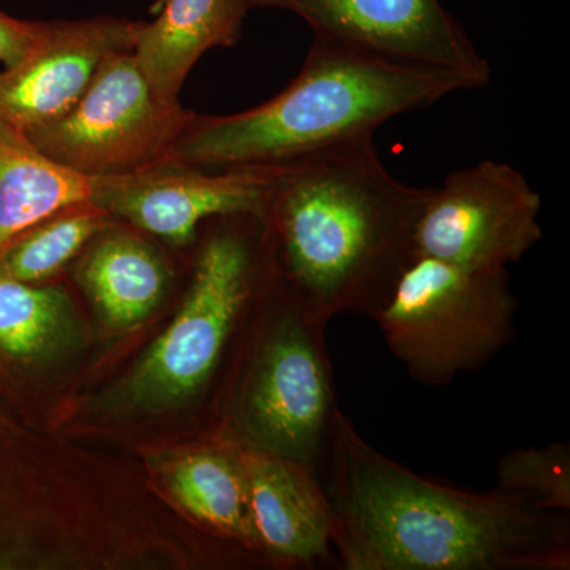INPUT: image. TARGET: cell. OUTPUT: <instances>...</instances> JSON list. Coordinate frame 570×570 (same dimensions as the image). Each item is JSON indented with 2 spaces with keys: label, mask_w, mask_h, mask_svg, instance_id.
I'll list each match as a JSON object with an SVG mask.
<instances>
[{
  "label": "cell",
  "mask_w": 570,
  "mask_h": 570,
  "mask_svg": "<svg viewBox=\"0 0 570 570\" xmlns=\"http://www.w3.org/2000/svg\"><path fill=\"white\" fill-rule=\"evenodd\" d=\"M0 426H2V425H0Z\"/></svg>",
  "instance_id": "44dd1931"
},
{
  "label": "cell",
  "mask_w": 570,
  "mask_h": 570,
  "mask_svg": "<svg viewBox=\"0 0 570 570\" xmlns=\"http://www.w3.org/2000/svg\"><path fill=\"white\" fill-rule=\"evenodd\" d=\"M431 194L390 174L374 137L283 165L262 216L277 279L325 324L373 317L414 258Z\"/></svg>",
  "instance_id": "7a4b0ae2"
},
{
  "label": "cell",
  "mask_w": 570,
  "mask_h": 570,
  "mask_svg": "<svg viewBox=\"0 0 570 570\" xmlns=\"http://www.w3.org/2000/svg\"><path fill=\"white\" fill-rule=\"evenodd\" d=\"M247 11L279 9L313 36L384 61L442 71L469 91L485 88L490 63L441 0H242Z\"/></svg>",
  "instance_id": "9c48e42d"
},
{
  "label": "cell",
  "mask_w": 570,
  "mask_h": 570,
  "mask_svg": "<svg viewBox=\"0 0 570 570\" xmlns=\"http://www.w3.org/2000/svg\"><path fill=\"white\" fill-rule=\"evenodd\" d=\"M542 197L512 165L482 160L433 187L414 254L475 269L508 272L542 239Z\"/></svg>",
  "instance_id": "ba28073f"
},
{
  "label": "cell",
  "mask_w": 570,
  "mask_h": 570,
  "mask_svg": "<svg viewBox=\"0 0 570 570\" xmlns=\"http://www.w3.org/2000/svg\"><path fill=\"white\" fill-rule=\"evenodd\" d=\"M69 295L0 275V352L20 362L58 354L77 336Z\"/></svg>",
  "instance_id": "e0dca14e"
},
{
  "label": "cell",
  "mask_w": 570,
  "mask_h": 570,
  "mask_svg": "<svg viewBox=\"0 0 570 570\" xmlns=\"http://www.w3.org/2000/svg\"><path fill=\"white\" fill-rule=\"evenodd\" d=\"M281 170L283 165L213 171L167 159L134 174L92 178L91 204L165 242L186 245L206 219L264 216Z\"/></svg>",
  "instance_id": "30bf717a"
},
{
  "label": "cell",
  "mask_w": 570,
  "mask_h": 570,
  "mask_svg": "<svg viewBox=\"0 0 570 570\" xmlns=\"http://www.w3.org/2000/svg\"><path fill=\"white\" fill-rule=\"evenodd\" d=\"M138 24L118 18L47 24L36 47L0 75V116L22 132L61 118L108 58L134 50Z\"/></svg>",
  "instance_id": "8fae6325"
},
{
  "label": "cell",
  "mask_w": 570,
  "mask_h": 570,
  "mask_svg": "<svg viewBox=\"0 0 570 570\" xmlns=\"http://www.w3.org/2000/svg\"><path fill=\"white\" fill-rule=\"evenodd\" d=\"M107 232L82 258L78 279L111 328L129 330L159 305L167 272L159 255L141 239Z\"/></svg>",
  "instance_id": "2e32d148"
},
{
  "label": "cell",
  "mask_w": 570,
  "mask_h": 570,
  "mask_svg": "<svg viewBox=\"0 0 570 570\" xmlns=\"http://www.w3.org/2000/svg\"><path fill=\"white\" fill-rule=\"evenodd\" d=\"M254 551L313 568L333 553V513L317 469L238 445Z\"/></svg>",
  "instance_id": "7c38bea8"
},
{
  "label": "cell",
  "mask_w": 570,
  "mask_h": 570,
  "mask_svg": "<svg viewBox=\"0 0 570 570\" xmlns=\"http://www.w3.org/2000/svg\"><path fill=\"white\" fill-rule=\"evenodd\" d=\"M246 14L242 0H164L156 20L138 24L132 50L154 92L179 104L195 63L213 48L235 45Z\"/></svg>",
  "instance_id": "4fadbf2b"
},
{
  "label": "cell",
  "mask_w": 570,
  "mask_h": 570,
  "mask_svg": "<svg viewBox=\"0 0 570 570\" xmlns=\"http://www.w3.org/2000/svg\"><path fill=\"white\" fill-rule=\"evenodd\" d=\"M508 272H475L414 255L374 316L409 376L444 387L478 373L517 336Z\"/></svg>",
  "instance_id": "8992f818"
},
{
  "label": "cell",
  "mask_w": 570,
  "mask_h": 570,
  "mask_svg": "<svg viewBox=\"0 0 570 570\" xmlns=\"http://www.w3.org/2000/svg\"><path fill=\"white\" fill-rule=\"evenodd\" d=\"M344 570H569V513L428 479L337 409L318 468Z\"/></svg>",
  "instance_id": "6da1fadb"
},
{
  "label": "cell",
  "mask_w": 570,
  "mask_h": 570,
  "mask_svg": "<svg viewBox=\"0 0 570 570\" xmlns=\"http://www.w3.org/2000/svg\"><path fill=\"white\" fill-rule=\"evenodd\" d=\"M277 279V276H276ZM243 356L227 425L236 445L321 468L337 409L325 322L277 279Z\"/></svg>",
  "instance_id": "5b68a950"
},
{
  "label": "cell",
  "mask_w": 570,
  "mask_h": 570,
  "mask_svg": "<svg viewBox=\"0 0 570 570\" xmlns=\"http://www.w3.org/2000/svg\"><path fill=\"white\" fill-rule=\"evenodd\" d=\"M255 217L235 214L206 239L181 309L118 389L119 406L175 407L212 384L275 273L264 220L250 230Z\"/></svg>",
  "instance_id": "277c9868"
},
{
  "label": "cell",
  "mask_w": 570,
  "mask_h": 570,
  "mask_svg": "<svg viewBox=\"0 0 570 570\" xmlns=\"http://www.w3.org/2000/svg\"><path fill=\"white\" fill-rule=\"evenodd\" d=\"M217 438L213 444L184 453L165 464L160 479L168 494L194 520L254 551L238 445Z\"/></svg>",
  "instance_id": "9a60e30c"
},
{
  "label": "cell",
  "mask_w": 570,
  "mask_h": 570,
  "mask_svg": "<svg viewBox=\"0 0 570 570\" xmlns=\"http://www.w3.org/2000/svg\"><path fill=\"white\" fill-rule=\"evenodd\" d=\"M47 31V22L17 20L0 11V63L10 69L36 47Z\"/></svg>",
  "instance_id": "ffe728a7"
},
{
  "label": "cell",
  "mask_w": 570,
  "mask_h": 570,
  "mask_svg": "<svg viewBox=\"0 0 570 570\" xmlns=\"http://www.w3.org/2000/svg\"><path fill=\"white\" fill-rule=\"evenodd\" d=\"M110 214L91 202L55 214L18 238L0 255V275L32 284L50 279L94 236L110 228Z\"/></svg>",
  "instance_id": "ac0fdd59"
},
{
  "label": "cell",
  "mask_w": 570,
  "mask_h": 570,
  "mask_svg": "<svg viewBox=\"0 0 570 570\" xmlns=\"http://www.w3.org/2000/svg\"><path fill=\"white\" fill-rule=\"evenodd\" d=\"M459 91L469 89L453 75L384 61L314 36L284 91L235 115H194L171 159L213 171L291 164L374 137L390 119Z\"/></svg>",
  "instance_id": "3957f363"
},
{
  "label": "cell",
  "mask_w": 570,
  "mask_h": 570,
  "mask_svg": "<svg viewBox=\"0 0 570 570\" xmlns=\"http://www.w3.org/2000/svg\"><path fill=\"white\" fill-rule=\"evenodd\" d=\"M193 119L181 105L164 102L134 52L122 51L102 63L71 110L26 135L55 163L107 178L171 159Z\"/></svg>",
  "instance_id": "52a82bcc"
},
{
  "label": "cell",
  "mask_w": 570,
  "mask_h": 570,
  "mask_svg": "<svg viewBox=\"0 0 570 570\" xmlns=\"http://www.w3.org/2000/svg\"><path fill=\"white\" fill-rule=\"evenodd\" d=\"M92 178L55 163L0 116V255L55 214L91 202Z\"/></svg>",
  "instance_id": "5bb4252c"
},
{
  "label": "cell",
  "mask_w": 570,
  "mask_h": 570,
  "mask_svg": "<svg viewBox=\"0 0 570 570\" xmlns=\"http://www.w3.org/2000/svg\"><path fill=\"white\" fill-rule=\"evenodd\" d=\"M502 493L523 499L532 508L570 512V445L517 449L497 464V485Z\"/></svg>",
  "instance_id": "d6986e66"
}]
</instances>
